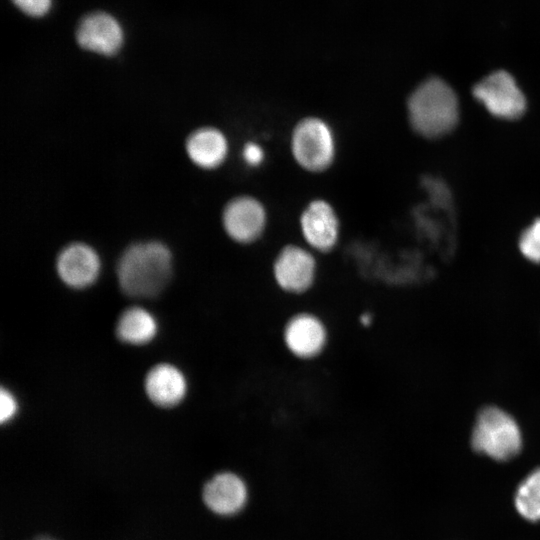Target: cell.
<instances>
[{
    "instance_id": "obj_18",
    "label": "cell",
    "mask_w": 540,
    "mask_h": 540,
    "mask_svg": "<svg viewBox=\"0 0 540 540\" xmlns=\"http://www.w3.org/2000/svg\"><path fill=\"white\" fill-rule=\"evenodd\" d=\"M18 411V403L14 394L5 388L0 392V420L1 423L11 421Z\"/></svg>"
},
{
    "instance_id": "obj_3",
    "label": "cell",
    "mask_w": 540,
    "mask_h": 540,
    "mask_svg": "<svg viewBox=\"0 0 540 540\" xmlns=\"http://www.w3.org/2000/svg\"><path fill=\"white\" fill-rule=\"evenodd\" d=\"M471 445L478 453L494 460L506 461L521 450V429L508 412L496 406H487L476 417Z\"/></svg>"
},
{
    "instance_id": "obj_4",
    "label": "cell",
    "mask_w": 540,
    "mask_h": 540,
    "mask_svg": "<svg viewBox=\"0 0 540 540\" xmlns=\"http://www.w3.org/2000/svg\"><path fill=\"white\" fill-rule=\"evenodd\" d=\"M291 151L296 162L307 171L326 170L335 158V139L330 126L317 117L302 119L292 132Z\"/></svg>"
},
{
    "instance_id": "obj_11",
    "label": "cell",
    "mask_w": 540,
    "mask_h": 540,
    "mask_svg": "<svg viewBox=\"0 0 540 540\" xmlns=\"http://www.w3.org/2000/svg\"><path fill=\"white\" fill-rule=\"evenodd\" d=\"M248 492L244 481L234 473L221 472L208 480L202 490L206 507L220 516L240 512L247 502Z\"/></svg>"
},
{
    "instance_id": "obj_16",
    "label": "cell",
    "mask_w": 540,
    "mask_h": 540,
    "mask_svg": "<svg viewBox=\"0 0 540 540\" xmlns=\"http://www.w3.org/2000/svg\"><path fill=\"white\" fill-rule=\"evenodd\" d=\"M515 507L529 521L540 520V468L532 471L518 486Z\"/></svg>"
},
{
    "instance_id": "obj_5",
    "label": "cell",
    "mask_w": 540,
    "mask_h": 540,
    "mask_svg": "<svg viewBox=\"0 0 540 540\" xmlns=\"http://www.w3.org/2000/svg\"><path fill=\"white\" fill-rule=\"evenodd\" d=\"M473 96L495 117L513 120L526 110V99L511 74L498 70L485 76L472 89Z\"/></svg>"
},
{
    "instance_id": "obj_14",
    "label": "cell",
    "mask_w": 540,
    "mask_h": 540,
    "mask_svg": "<svg viewBox=\"0 0 540 540\" xmlns=\"http://www.w3.org/2000/svg\"><path fill=\"white\" fill-rule=\"evenodd\" d=\"M186 151L196 165L205 169H213L225 160L228 143L221 131L205 127L194 131L188 137Z\"/></svg>"
},
{
    "instance_id": "obj_21",
    "label": "cell",
    "mask_w": 540,
    "mask_h": 540,
    "mask_svg": "<svg viewBox=\"0 0 540 540\" xmlns=\"http://www.w3.org/2000/svg\"><path fill=\"white\" fill-rule=\"evenodd\" d=\"M360 322L364 326H369L372 322V316L369 313L362 314L360 317Z\"/></svg>"
},
{
    "instance_id": "obj_22",
    "label": "cell",
    "mask_w": 540,
    "mask_h": 540,
    "mask_svg": "<svg viewBox=\"0 0 540 540\" xmlns=\"http://www.w3.org/2000/svg\"><path fill=\"white\" fill-rule=\"evenodd\" d=\"M33 540H57V539L50 536L42 535V536H38L34 538Z\"/></svg>"
},
{
    "instance_id": "obj_12",
    "label": "cell",
    "mask_w": 540,
    "mask_h": 540,
    "mask_svg": "<svg viewBox=\"0 0 540 540\" xmlns=\"http://www.w3.org/2000/svg\"><path fill=\"white\" fill-rule=\"evenodd\" d=\"M327 333L323 323L314 315L294 316L284 330V341L289 351L300 358L317 356L325 347Z\"/></svg>"
},
{
    "instance_id": "obj_10",
    "label": "cell",
    "mask_w": 540,
    "mask_h": 540,
    "mask_svg": "<svg viewBox=\"0 0 540 540\" xmlns=\"http://www.w3.org/2000/svg\"><path fill=\"white\" fill-rule=\"evenodd\" d=\"M300 228L306 242L322 252L330 251L339 237V221L333 207L317 199L310 202L300 217Z\"/></svg>"
},
{
    "instance_id": "obj_17",
    "label": "cell",
    "mask_w": 540,
    "mask_h": 540,
    "mask_svg": "<svg viewBox=\"0 0 540 540\" xmlns=\"http://www.w3.org/2000/svg\"><path fill=\"white\" fill-rule=\"evenodd\" d=\"M518 246L527 260L540 264V218L521 233Z\"/></svg>"
},
{
    "instance_id": "obj_9",
    "label": "cell",
    "mask_w": 540,
    "mask_h": 540,
    "mask_svg": "<svg viewBox=\"0 0 540 540\" xmlns=\"http://www.w3.org/2000/svg\"><path fill=\"white\" fill-rule=\"evenodd\" d=\"M56 268L66 285L82 289L96 281L100 272V259L89 245L72 243L59 253Z\"/></svg>"
},
{
    "instance_id": "obj_15",
    "label": "cell",
    "mask_w": 540,
    "mask_h": 540,
    "mask_svg": "<svg viewBox=\"0 0 540 540\" xmlns=\"http://www.w3.org/2000/svg\"><path fill=\"white\" fill-rule=\"evenodd\" d=\"M158 325L155 317L146 309L134 306L126 309L116 325L118 338L127 344L143 345L156 335Z\"/></svg>"
},
{
    "instance_id": "obj_20",
    "label": "cell",
    "mask_w": 540,
    "mask_h": 540,
    "mask_svg": "<svg viewBox=\"0 0 540 540\" xmlns=\"http://www.w3.org/2000/svg\"><path fill=\"white\" fill-rule=\"evenodd\" d=\"M242 156L246 164L256 167L263 162L265 153L259 144L248 142L243 147Z\"/></svg>"
},
{
    "instance_id": "obj_7",
    "label": "cell",
    "mask_w": 540,
    "mask_h": 540,
    "mask_svg": "<svg viewBox=\"0 0 540 540\" xmlns=\"http://www.w3.org/2000/svg\"><path fill=\"white\" fill-rule=\"evenodd\" d=\"M316 263L307 250L288 245L275 259L273 274L276 283L286 292H305L313 283Z\"/></svg>"
},
{
    "instance_id": "obj_6",
    "label": "cell",
    "mask_w": 540,
    "mask_h": 540,
    "mask_svg": "<svg viewBox=\"0 0 540 540\" xmlns=\"http://www.w3.org/2000/svg\"><path fill=\"white\" fill-rule=\"evenodd\" d=\"M222 220L230 238L249 244L262 235L267 217L260 201L252 196H239L225 206Z\"/></svg>"
},
{
    "instance_id": "obj_2",
    "label": "cell",
    "mask_w": 540,
    "mask_h": 540,
    "mask_svg": "<svg viewBox=\"0 0 540 540\" xmlns=\"http://www.w3.org/2000/svg\"><path fill=\"white\" fill-rule=\"evenodd\" d=\"M411 127L426 138H438L451 132L459 118V104L454 90L439 77L420 83L407 102Z\"/></svg>"
},
{
    "instance_id": "obj_19",
    "label": "cell",
    "mask_w": 540,
    "mask_h": 540,
    "mask_svg": "<svg viewBox=\"0 0 540 540\" xmlns=\"http://www.w3.org/2000/svg\"><path fill=\"white\" fill-rule=\"evenodd\" d=\"M14 4L25 14L39 17L47 13L50 8V0H12Z\"/></svg>"
},
{
    "instance_id": "obj_1",
    "label": "cell",
    "mask_w": 540,
    "mask_h": 540,
    "mask_svg": "<svg viewBox=\"0 0 540 540\" xmlns=\"http://www.w3.org/2000/svg\"><path fill=\"white\" fill-rule=\"evenodd\" d=\"M172 272L169 249L160 242L136 243L128 247L117 264L122 291L132 297L148 298L159 294Z\"/></svg>"
},
{
    "instance_id": "obj_8",
    "label": "cell",
    "mask_w": 540,
    "mask_h": 540,
    "mask_svg": "<svg viewBox=\"0 0 540 540\" xmlns=\"http://www.w3.org/2000/svg\"><path fill=\"white\" fill-rule=\"evenodd\" d=\"M76 40L85 50L111 56L123 41L119 23L105 12H94L83 17L76 30Z\"/></svg>"
},
{
    "instance_id": "obj_13",
    "label": "cell",
    "mask_w": 540,
    "mask_h": 540,
    "mask_svg": "<svg viewBox=\"0 0 540 540\" xmlns=\"http://www.w3.org/2000/svg\"><path fill=\"white\" fill-rule=\"evenodd\" d=\"M145 391L157 406L173 407L185 397L187 382L177 367L162 363L154 366L146 375Z\"/></svg>"
}]
</instances>
